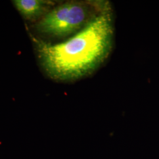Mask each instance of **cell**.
I'll list each match as a JSON object with an SVG mask.
<instances>
[{
	"instance_id": "cell-1",
	"label": "cell",
	"mask_w": 159,
	"mask_h": 159,
	"mask_svg": "<svg viewBox=\"0 0 159 159\" xmlns=\"http://www.w3.org/2000/svg\"><path fill=\"white\" fill-rule=\"evenodd\" d=\"M113 34L112 12L104 6L83 29L62 43L34 40L48 74L55 79L71 80L91 74L104 63L111 51Z\"/></svg>"
},
{
	"instance_id": "cell-2",
	"label": "cell",
	"mask_w": 159,
	"mask_h": 159,
	"mask_svg": "<svg viewBox=\"0 0 159 159\" xmlns=\"http://www.w3.org/2000/svg\"><path fill=\"white\" fill-rule=\"evenodd\" d=\"M104 6L80 1L66 2L48 12L38 23L37 28L43 33L56 37L74 35L93 19Z\"/></svg>"
},
{
	"instance_id": "cell-3",
	"label": "cell",
	"mask_w": 159,
	"mask_h": 159,
	"mask_svg": "<svg viewBox=\"0 0 159 159\" xmlns=\"http://www.w3.org/2000/svg\"><path fill=\"white\" fill-rule=\"evenodd\" d=\"M14 4L24 17L32 18L40 15L51 2L42 0H15Z\"/></svg>"
}]
</instances>
